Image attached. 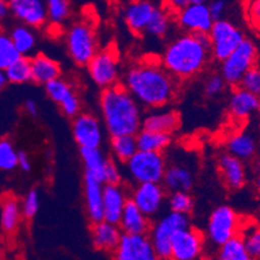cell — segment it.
Returning <instances> with one entry per match:
<instances>
[{
    "label": "cell",
    "instance_id": "cell-38",
    "mask_svg": "<svg viewBox=\"0 0 260 260\" xmlns=\"http://www.w3.org/2000/svg\"><path fill=\"white\" fill-rule=\"evenodd\" d=\"M167 205L171 212L189 215L194 207V201L189 191H174L167 197Z\"/></svg>",
    "mask_w": 260,
    "mask_h": 260
},
{
    "label": "cell",
    "instance_id": "cell-46",
    "mask_svg": "<svg viewBox=\"0 0 260 260\" xmlns=\"http://www.w3.org/2000/svg\"><path fill=\"white\" fill-rule=\"evenodd\" d=\"M207 6H209L212 20H224V16L228 11V2H225V0H212V2L207 3Z\"/></svg>",
    "mask_w": 260,
    "mask_h": 260
},
{
    "label": "cell",
    "instance_id": "cell-14",
    "mask_svg": "<svg viewBox=\"0 0 260 260\" xmlns=\"http://www.w3.org/2000/svg\"><path fill=\"white\" fill-rule=\"evenodd\" d=\"M129 200L146 217L157 216L166 202V189L162 184H139L132 189Z\"/></svg>",
    "mask_w": 260,
    "mask_h": 260
},
{
    "label": "cell",
    "instance_id": "cell-8",
    "mask_svg": "<svg viewBox=\"0 0 260 260\" xmlns=\"http://www.w3.org/2000/svg\"><path fill=\"white\" fill-rule=\"evenodd\" d=\"M190 226L189 215L176 214L169 211L163 215L152 225L149 232V238L152 241V245L157 252L159 260H170L171 255L172 238L177 232Z\"/></svg>",
    "mask_w": 260,
    "mask_h": 260
},
{
    "label": "cell",
    "instance_id": "cell-30",
    "mask_svg": "<svg viewBox=\"0 0 260 260\" xmlns=\"http://www.w3.org/2000/svg\"><path fill=\"white\" fill-rule=\"evenodd\" d=\"M136 143L140 152L163 153L171 145V135L141 128L136 135Z\"/></svg>",
    "mask_w": 260,
    "mask_h": 260
},
{
    "label": "cell",
    "instance_id": "cell-50",
    "mask_svg": "<svg viewBox=\"0 0 260 260\" xmlns=\"http://www.w3.org/2000/svg\"><path fill=\"white\" fill-rule=\"evenodd\" d=\"M189 2H190V0H174V2H170L169 6H171L172 9L177 13V12L181 11V9L185 8V7L188 6Z\"/></svg>",
    "mask_w": 260,
    "mask_h": 260
},
{
    "label": "cell",
    "instance_id": "cell-10",
    "mask_svg": "<svg viewBox=\"0 0 260 260\" xmlns=\"http://www.w3.org/2000/svg\"><path fill=\"white\" fill-rule=\"evenodd\" d=\"M92 82L101 89L110 88L119 84L120 65L119 56L114 48H104L94 54L91 62L87 65Z\"/></svg>",
    "mask_w": 260,
    "mask_h": 260
},
{
    "label": "cell",
    "instance_id": "cell-49",
    "mask_svg": "<svg viewBox=\"0 0 260 260\" xmlns=\"http://www.w3.org/2000/svg\"><path fill=\"white\" fill-rule=\"evenodd\" d=\"M25 110H26V113H27L29 115H31V117H37V115L39 114V106H38V104L35 103L34 100L26 101Z\"/></svg>",
    "mask_w": 260,
    "mask_h": 260
},
{
    "label": "cell",
    "instance_id": "cell-22",
    "mask_svg": "<svg viewBox=\"0 0 260 260\" xmlns=\"http://www.w3.org/2000/svg\"><path fill=\"white\" fill-rule=\"evenodd\" d=\"M118 226L123 235L127 236H149V232L152 229L150 219L146 217L131 200H128L123 210Z\"/></svg>",
    "mask_w": 260,
    "mask_h": 260
},
{
    "label": "cell",
    "instance_id": "cell-27",
    "mask_svg": "<svg viewBox=\"0 0 260 260\" xmlns=\"http://www.w3.org/2000/svg\"><path fill=\"white\" fill-rule=\"evenodd\" d=\"M31 80L38 84H48L52 80L61 78L60 63L44 53H37L30 58Z\"/></svg>",
    "mask_w": 260,
    "mask_h": 260
},
{
    "label": "cell",
    "instance_id": "cell-19",
    "mask_svg": "<svg viewBox=\"0 0 260 260\" xmlns=\"http://www.w3.org/2000/svg\"><path fill=\"white\" fill-rule=\"evenodd\" d=\"M217 169L226 188L231 190H238L243 188L247 180V172L242 160L233 157L229 153H224L217 160Z\"/></svg>",
    "mask_w": 260,
    "mask_h": 260
},
{
    "label": "cell",
    "instance_id": "cell-21",
    "mask_svg": "<svg viewBox=\"0 0 260 260\" xmlns=\"http://www.w3.org/2000/svg\"><path fill=\"white\" fill-rule=\"evenodd\" d=\"M226 149L229 154L238 158L242 162H246V160H251L257 157L259 141L254 132L249 129H242L229 136L226 140Z\"/></svg>",
    "mask_w": 260,
    "mask_h": 260
},
{
    "label": "cell",
    "instance_id": "cell-12",
    "mask_svg": "<svg viewBox=\"0 0 260 260\" xmlns=\"http://www.w3.org/2000/svg\"><path fill=\"white\" fill-rule=\"evenodd\" d=\"M176 22L185 34H209L215 21L207 3L202 0H190L185 8L176 13Z\"/></svg>",
    "mask_w": 260,
    "mask_h": 260
},
{
    "label": "cell",
    "instance_id": "cell-13",
    "mask_svg": "<svg viewBox=\"0 0 260 260\" xmlns=\"http://www.w3.org/2000/svg\"><path fill=\"white\" fill-rule=\"evenodd\" d=\"M73 138L80 149H101L104 128L100 119L88 112H80L72 122Z\"/></svg>",
    "mask_w": 260,
    "mask_h": 260
},
{
    "label": "cell",
    "instance_id": "cell-52",
    "mask_svg": "<svg viewBox=\"0 0 260 260\" xmlns=\"http://www.w3.org/2000/svg\"><path fill=\"white\" fill-rule=\"evenodd\" d=\"M7 82H8V79L6 77V73L0 72V91L7 86Z\"/></svg>",
    "mask_w": 260,
    "mask_h": 260
},
{
    "label": "cell",
    "instance_id": "cell-40",
    "mask_svg": "<svg viewBox=\"0 0 260 260\" xmlns=\"http://www.w3.org/2000/svg\"><path fill=\"white\" fill-rule=\"evenodd\" d=\"M48 21L54 25H61L70 17L72 6L68 0H48L47 2Z\"/></svg>",
    "mask_w": 260,
    "mask_h": 260
},
{
    "label": "cell",
    "instance_id": "cell-24",
    "mask_svg": "<svg viewBox=\"0 0 260 260\" xmlns=\"http://www.w3.org/2000/svg\"><path fill=\"white\" fill-rule=\"evenodd\" d=\"M84 202L92 224L104 220V184L84 175Z\"/></svg>",
    "mask_w": 260,
    "mask_h": 260
},
{
    "label": "cell",
    "instance_id": "cell-16",
    "mask_svg": "<svg viewBox=\"0 0 260 260\" xmlns=\"http://www.w3.org/2000/svg\"><path fill=\"white\" fill-rule=\"evenodd\" d=\"M11 13L29 27H40L48 21L47 2L43 0H12Z\"/></svg>",
    "mask_w": 260,
    "mask_h": 260
},
{
    "label": "cell",
    "instance_id": "cell-31",
    "mask_svg": "<svg viewBox=\"0 0 260 260\" xmlns=\"http://www.w3.org/2000/svg\"><path fill=\"white\" fill-rule=\"evenodd\" d=\"M44 88H46L48 98L53 103L57 104L60 108L65 106L66 104H69V101H73L74 99L79 98L77 92H75L74 87L72 86V83H69L63 78H57V79L52 80V82H49L48 84L44 86Z\"/></svg>",
    "mask_w": 260,
    "mask_h": 260
},
{
    "label": "cell",
    "instance_id": "cell-41",
    "mask_svg": "<svg viewBox=\"0 0 260 260\" xmlns=\"http://www.w3.org/2000/svg\"><path fill=\"white\" fill-rule=\"evenodd\" d=\"M18 166V153L9 139L0 140V170L12 171Z\"/></svg>",
    "mask_w": 260,
    "mask_h": 260
},
{
    "label": "cell",
    "instance_id": "cell-54",
    "mask_svg": "<svg viewBox=\"0 0 260 260\" xmlns=\"http://www.w3.org/2000/svg\"><path fill=\"white\" fill-rule=\"evenodd\" d=\"M256 167H257V171L260 172V154L257 155V159H256Z\"/></svg>",
    "mask_w": 260,
    "mask_h": 260
},
{
    "label": "cell",
    "instance_id": "cell-4",
    "mask_svg": "<svg viewBox=\"0 0 260 260\" xmlns=\"http://www.w3.org/2000/svg\"><path fill=\"white\" fill-rule=\"evenodd\" d=\"M127 176L136 185L139 184H160L167 169V160L163 153L140 152L139 150L128 162L124 163Z\"/></svg>",
    "mask_w": 260,
    "mask_h": 260
},
{
    "label": "cell",
    "instance_id": "cell-5",
    "mask_svg": "<svg viewBox=\"0 0 260 260\" xmlns=\"http://www.w3.org/2000/svg\"><path fill=\"white\" fill-rule=\"evenodd\" d=\"M242 220L235 209L228 205L215 207L209 216L206 226V238L211 246L219 249L229 240L240 235Z\"/></svg>",
    "mask_w": 260,
    "mask_h": 260
},
{
    "label": "cell",
    "instance_id": "cell-7",
    "mask_svg": "<svg viewBox=\"0 0 260 260\" xmlns=\"http://www.w3.org/2000/svg\"><path fill=\"white\" fill-rule=\"evenodd\" d=\"M257 47L254 40L245 38L233 53L220 65V75L228 86L238 87L242 78L257 63Z\"/></svg>",
    "mask_w": 260,
    "mask_h": 260
},
{
    "label": "cell",
    "instance_id": "cell-26",
    "mask_svg": "<svg viewBox=\"0 0 260 260\" xmlns=\"http://www.w3.org/2000/svg\"><path fill=\"white\" fill-rule=\"evenodd\" d=\"M162 185L170 193L189 191L194 185V174L188 166L181 163L170 165L163 176Z\"/></svg>",
    "mask_w": 260,
    "mask_h": 260
},
{
    "label": "cell",
    "instance_id": "cell-44",
    "mask_svg": "<svg viewBox=\"0 0 260 260\" xmlns=\"http://www.w3.org/2000/svg\"><path fill=\"white\" fill-rule=\"evenodd\" d=\"M226 86L224 78L220 74H211L205 82V93L207 98L215 99L224 93Z\"/></svg>",
    "mask_w": 260,
    "mask_h": 260
},
{
    "label": "cell",
    "instance_id": "cell-1",
    "mask_svg": "<svg viewBox=\"0 0 260 260\" xmlns=\"http://www.w3.org/2000/svg\"><path fill=\"white\" fill-rule=\"evenodd\" d=\"M123 86L140 106L149 109L165 108L176 93L175 78L155 61H141L132 65L124 75Z\"/></svg>",
    "mask_w": 260,
    "mask_h": 260
},
{
    "label": "cell",
    "instance_id": "cell-51",
    "mask_svg": "<svg viewBox=\"0 0 260 260\" xmlns=\"http://www.w3.org/2000/svg\"><path fill=\"white\" fill-rule=\"evenodd\" d=\"M9 13H11V7H9V3H7V2H4V0H0V20L6 18Z\"/></svg>",
    "mask_w": 260,
    "mask_h": 260
},
{
    "label": "cell",
    "instance_id": "cell-25",
    "mask_svg": "<svg viewBox=\"0 0 260 260\" xmlns=\"http://www.w3.org/2000/svg\"><path fill=\"white\" fill-rule=\"evenodd\" d=\"M123 233L120 228L115 224L103 220L100 223L92 224L91 238L96 249L103 251H115L122 238Z\"/></svg>",
    "mask_w": 260,
    "mask_h": 260
},
{
    "label": "cell",
    "instance_id": "cell-20",
    "mask_svg": "<svg viewBox=\"0 0 260 260\" xmlns=\"http://www.w3.org/2000/svg\"><path fill=\"white\" fill-rule=\"evenodd\" d=\"M228 112L236 120L249 119L260 112V98L237 87L229 96Z\"/></svg>",
    "mask_w": 260,
    "mask_h": 260
},
{
    "label": "cell",
    "instance_id": "cell-17",
    "mask_svg": "<svg viewBox=\"0 0 260 260\" xmlns=\"http://www.w3.org/2000/svg\"><path fill=\"white\" fill-rule=\"evenodd\" d=\"M155 9L157 6L152 2H146V0L131 2L123 9V20L132 32L141 35L148 29Z\"/></svg>",
    "mask_w": 260,
    "mask_h": 260
},
{
    "label": "cell",
    "instance_id": "cell-6",
    "mask_svg": "<svg viewBox=\"0 0 260 260\" xmlns=\"http://www.w3.org/2000/svg\"><path fill=\"white\" fill-rule=\"evenodd\" d=\"M66 48L70 58L79 66H87L99 52L98 38L88 22L73 23L65 37Z\"/></svg>",
    "mask_w": 260,
    "mask_h": 260
},
{
    "label": "cell",
    "instance_id": "cell-18",
    "mask_svg": "<svg viewBox=\"0 0 260 260\" xmlns=\"http://www.w3.org/2000/svg\"><path fill=\"white\" fill-rule=\"evenodd\" d=\"M128 200L122 184L104 185V220L118 225Z\"/></svg>",
    "mask_w": 260,
    "mask_h": 260
},
{
    "label": "cell",
    "instance_id": "cell-23",
    "mask_svg": "<svg viewBox=\"0 0 260 260\" xmlns=\"http://www.w3.org/2000/svg\"><path fill=\"white\" fill-rule=\"evenodd\" d=\"M180 126V115L174 109H153L144 115L143 128L149 131L170 134Z\"/></svg>",
    "mask_w": 260,
    "mask_h": 260
},
{
    "label": "cell",
    "instance_id": "cell-32",
    "mask_svg": "<svg viewBox=\"0 0 260 260\" xmlns=\"http://www.w3.org/2000/svg\"><path fill=\"white\" fill-rule=\"evenodd\" d=\"M9 37H11L12 43H13L15 48L17 49L18 53L21 54V57L29 56V54L34 51L35 46H37V37H35V32L32 31V29L29 27V26H15V27L12 29Z\"/></svg>",
    "mask_w": 260,
    "mask_h": 260
},
{
    "label": "cell",
    "instance_id": "cell-2",
    "mask_svg": "<svg viewBox=\"0 0 260 260\" xmlns=\"http://www.w3.org/2000/svg\"><path fill=\"white\" fill-rule=\"evenodd\" d=\"M211 57L209 34H181L166 47L160 63L175 79L200 74Z\"/></svg>",
    "mask_w": 260,
    "mask_h": 260
},
{
    "label": "cell",
    "instance_id": "cell-11",
    "mask_svg": "<svg viewBox=\"0 0 260 260\" xmlns=\"http://www.w3.org/2000/svg\"><path fill=\"white\" fill-rule=\"evenodd\" d=\"M206 238L200 229L188 226L172 238L170 260H203Z\"/></svg>",
    "mask_w": 260,
    "mask_h": 260
},
{
    "label": "cell",
    "instance_id": "cell-9",
    "mask_svg": "<svg viewBox=\"0 0 260 260\" xmlns=\"http://www.w3.org/2000/svg\"><path fill=\"white\" fill-rule=\"evenodd\" d=\"M211 56L223 62L245 40V34L240 26L226 20L215 21L209 32Z\"/></svg>",
    "mask_w": 260,
    "mask_h": 260
},
{
    "label": "cell",
    "instance_id": "cell-33",
    "mask_svg": "<svg viewBox=\"0 0 260 260\" xmlns=\"http://www.w3.org/2000/svg\"><path fill=\"white\" fill-rule=\"evenodd\" d=\"M110 150L115 159L120 163H126L139 152L136 136L123 135L110 139Z\"/></svg>",
    "mask_w": 260,
    "mask_h": 260
},
{
    "label": "cell",
    "instance_id": "cell-3",
    "mask_svg": "<svg viewBox=\"0 0 260 260\" xmlns=\"http://www.w3.org/2000/svg\"><path fill=\"white\" fill-rule=\"evenodd\" d=\"M99 104L104 126L112 138L136 136L143 128V109L123 84L103 89Z\"/></svg>",
    "mask_w": 260,
    "mask_h": 260
},
{
    "label": "cell",
    "instance_id": "cell-45",
    "mask_svg": "<svg viewBox=\"0 0 260 260\" xmlns=\"http://www.w3.org/2000/svg\"><path fill=\"white\" fill-rule=\"evenodd\" d=\"M40 206V197H39V191L37 189H31V190L27 191L25 200H23L22 205V215L27 219H31L37 215L38 210H39Z\"/></svg>",
    "mask_w": 260,
    "mask_h": 260
},
{
    "label": "cell",
    "instance_id": "cell-35",
    "mask_svg": "<svg viewBox=\"0 0 260 260\" xmlns=\"http://www.w3.org/2000/svg\"><path fill=\"white\" fill-rule=\"evenodd\" d=\"M8 82L16 84L27 83L31 80V63L29 57H20L6 70Z\"/></svg>",
    "mask_w": 260,
    "mask_h": 260
},
{
    "label": "cell",
    "instance_id": "cell-36",
    "mask_svg": "<svg viewBox=\"0 0 260 260\" xmlns=\"http://www.w3.org/2000/svg\"><path fill=\"white\" fill-rule=\"evenodd\" d=\"M170 29H171V16L166 11V8L157 7L145 32L152 37L163 38L165 35H167Z\"/></svg>",
    "mask_w": 260,
    "mask_h": 260
},
{
    "label": "cell",
    "instance_id": "cell-53",
    "mask_svg": "<svg viewBox=\"0 0 260 260\" xmlns=\"http://www.w3.org/2000/svg\"><path fill=\"white\" fill-rule=\"evenodd\" d=\"M255 189H256V191L260 194V172H257L256 177H255Z\"/></svg>",
    "mask_w": 260,
    "mask_h": 260
},
{
    "label": "cell",
    "instance_id": "cell-37",
    "mask_svg": "<svg viewBox=\"0 0 260 260\" xmlns=\"http://www.w3.org/2000/svg\"><path fill=\"white\" fill-rule=\"evenodd\" d=\"M240 236L242 237L246 250L252 260H260V225L257 224H250L247 226L242 225Z\"/></svg>",
    "mask_w": 260,
    "mask_h": 260
},
{
    "label": "cell",
    "instance_id": "cell-42",
    "mask_svg": "<svg viewBox=\"0 0 260 260\" xmlns=\"http://www.w3.org/2000/svg\"><path fill=\"white\" fill-rule=\"evenodd\" d=\"M245 20L250 29L260 35V0H251L245 4Z\"/></svg>",
    "mask_w": 260,
    "mask_h": 260
},
{
    "label": "cell",
    "instance_id": "cell-47",
    "mask_svg": "<svg viewBox=\"0 0 260 260\" xmlns=\"http://www.w3.org/2000/svg\"><path fill=\"white\" fill-rule=\"evenodd\" d=\"M120 180H122V172H120L119 167H118L117 163L113 159H110L108 165V169H106L105 172V180H104V185L106 184H120Z\"/></svg>",
    "mask_w": 260,
    "mask_h": 260
},
{
    "label": "cell",
    "instance_id": "cell-48",
    "mask_svg": "<svg viewBox=\"0 0 260 260\" xmlns=\"http://www.w3.org/2000/svg\"><path fill=\"white\" fill-rule=\"evenodd\" d=\"M18 167L25 172H29L31 170V160L27 153L18 152Z\"/></svg>",
    "mask_w": 260,
    "mask_h": 260
},
{
    "label": "cell",
    "instance_id": "cell-43",
    "mask_svg": "<svg viewBox=\"0 0 260 260\" xmlns=\"http://www.w3.org/2000/svg\"><path fill=\"white\" fill-rule=\"evenodd\" d=\"M240 88L255 94L260 98V68L255 66L254 69L250 70L245 77L242 78L240 83Z\"/></svg>",
    "mask_w": 260,
    "mask_h": 260
},
{
    "label": "cell",
    "instance_id": "cell-15",
    "mask_svg": "<svg viewBox=\"0 0 260 260\" xmlns=\"http://www.w3.org/2000/svg\"><path fill=\"white\" fill-rule=\"evenodd\" d=\"M114 260H159L149 236L123 235L114 251Z\"/></svg>",
    "mask_w": 260,
    "mask_h": 260
},
{
    "label": "cell",
    "instance_id": "cell-34",
    "mask_svg": "<svg viewBox=\"0 0 260 260\" xmlns=\"http://www.w3.org/2000/svg\"><path fill=\"white\" fill-rule=\"evenodd\" d=\"M216 260H252V257L246 250L242 237L238 235L217 249Z\"/></svg>",
    "mask_w": 260,
    "mask_h": 260
},
{
    "label": "cell",
    "instance_id": "cell-29",
    "mask_svg": "<svg viewBox=\"0 0 260 260\" xmlns=\"http://www.w3.org/2000/svg\"><path fill=\"white\" fill-rule=\"evenodd\" d=\"M80 157L83 160L84 171H86L84 175L93 177L94 180L104 184L110 158H108V155L101 149H80Z\"/></svg>",
    "mask_w": 260,
    "mask_h": 260
},
{
    "label": "cell",
    "instance_id": "cell-39",
    "mask_svg": "<svg viewBox=\"0 0 260 260\" xmlns=\"http://www.w3.org/2000/svg\"><path fill=\"white\" fill-rule=\"evenodd\" d=\"M20 57L21 54L12 43L11 37L6 32H0V72H6Z\"/></svg>",
    "mask_w": 260,
    "mask_h": 260
},
{
    "label": "cell",
    "instance_id": "cell-28",
    "mask_svg": "<svg viewBox=\"0 0 260 260\" xmlns=\"http://www.w3.org/2000/svg\"><path fill=\"white\" fill-rule=\"evenodd\" d=\"M22 207L15 196L6 193L2 198V211H0V226L3 232L12 235L18 229L22 217Z\"/></svg>",
    "mask_w": 260,
    "mask_h": 260
}]
</instances>
